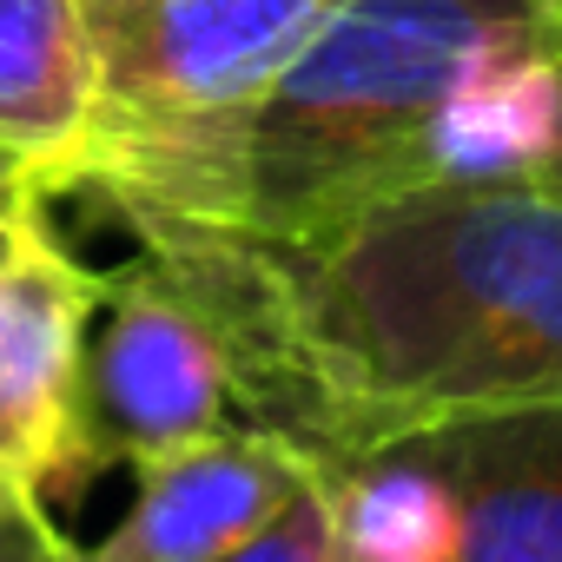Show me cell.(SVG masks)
I'll use <instances>...</instances> for the list:
<instances>
[{"label":"cell","mask_w":562,"mask_h":562,"mask_svg":"<svg viewBox=\"0 0 562 562\" xmlns=\"http://www.w3.org/2000/svg\"><path fill=\"white\" fill-rule=\"evenodd\" d=\"M258 251L331 470L443 417L562 404V199L536 179L404 186Z\"/></svg>","instance_id":"obj_1"},{"label":"cell","mask_w":562,"mask_h":562,"mask_svg":"<svg viewBox=\"0 0 562 562\" xmlns=\"http://www.w3.org/2000/svg\"><path fill=\"white\" fill-rule=\"evenodd\" d=\"M549 54L562 27L542 0H338L251 113L225 225L299 238L430 186L450 113Z\"/></svg>","instance_id":"obj_2"},{"label":"cell","mask_w":562,"mask_h":562,"mask_svg":"<svg viewBox=\"0 0 562 562\" xmlns=\"http://www.w3.org/2000/svg\"><path fill=\"white\" fill-rule=\"evenodd\" d=\"M87 331V463H153L218 430H278L318 463V391L258 238L139 218Z\"/></svg>","instance_id":"obj_3"},{"label":"cell","mask_w":562,"mask_h":562,"mask_svg":"<svg viewBox=\"0 0 562 562\" xmlns=\"http://www.w3.org/2000/svg\"><path fill=\"white\" fill-rule=\"evenodd\" d=\"M338 0H93L100 100L67 192L126 225H225L238 139Z\"/></svg>","instance_id":"obj_4"},{"label":"cell","mask_w":562,"mask_h":562,"mask_svg":"<svg viewBox=\"0 0 562 562\" xmlns=\"http://www.w3.org/2000/svg\"><path fill=\"white\" fill-rule=\"evenodd\" d=\"M106 271H87L34 205L0 258V490L47 503L87 476V331Z\"/></svg>","instance_id":"obj_5"},{"label":"cell","mask_w":562,"mask_h":562,"mask_svg":"<svg viewBox=\"0 0 562 562\" xmlns=\"http://www.w3.org/2000/svg\"><path fill=\"white\" fill-rule=\"evenodd\" d=\"M133 509L74 562H218L265 536L312 476H345L278 430H218L133 470Z\"/></svg>","instance_id":"obj_6"},{"label":"cell","mask_w":562,"mask_h":562,"mask_svg":"<svg viewBox=\"0 0 562 562\" xmlns=\"http://www.w3.org/2000/svg\"><path fill=\"white\" fill-rule=\"evenodd\" d=\"M457 496V562H562V404L470 411L397 437Z\"/></svg>","instance_id":"obj_7"},{"label":"cell","mask_w":562,"mask_h":562,"mask_svg":"<svg viewBox=\"0 0 562 562\" xmlns=\"http://www.w3.org/2000/svg\"><path fill=\"white\" fill-rule=\"evenodd\" d=\"M100 47L87 0H0V139L54 192L93 133Z\"/></svg>","instance_id":"obj_8"},{"label":"cell","mask_w":562,"mask_h":562,"mask_svg":"<svg viewBox=\"0 0 562 562\" xmlns=\"http://www.w3.org/2000/svg\"><path fill=\"white\" fill-rule=\"evenodd\" d=\"M338 549L345 562H457L450 483L404 450L364 457L338 476Z\"/></svg>","instance_id":"obj_9"},{"label":"cell","mask_w":562,"mask_h":562,"mask_svg":"<svg viewBox=\"0 0 562 562\" xmlns=\"http://www.w3.org/2000/svg\"><path fill=\"white\" fill-rule=\"evenodd\" d=\"M218 562H345V549H338V476H312L299 490V503L265 536H251L245 549H232Z\"/></svg>","instance_id":"obj_10"},{"label":"cell","mask_w":562,"mask_h":562,"mask_svg":"<svg viewBox=\"0 0 562 562\" xmlns=\"http://www.w3.org/2000/svg\"><path fill=\"white\" fill-rule=\"evenodd\" d=\"M0 562H74V542L54 529L47 503L0 490Z\"/></svg>","instance_id":"obj_11"},{"label":"cell","mask_w":562,"mask_h":562,"mask_svg":"<svg viewBox=\"0 0 562 562\" xmlns=\"http://www.w3.org/2000/svg\"><path fill=\"white\" fill-rule=\"evenodd\" d=\"M21 205H47V186L8 139H0V212H21Z\"/></svg>","instance_id":"obj_12"},{"label":"cell","mask_w":562,"mask_h":562,"mask_svg":"<svg viewBox=\"0 0 562 562\" xmlns=\"http://www.w3.org/2000/svg\"><path fill=\"white\" fill-rule=\"evenodd\" d=\"M555 80H562V60H555ZM536 186L562 199V106H555V139H549V159H542V172H536Z\"/></svg>","instance_id":"obj_13"},{"label":"cell","mask_w":562,"mask_h":562,"mask_svg":"<svg viewBox=\"0 0 562 562\" xmlns=\"http://www.w3.org/2000/svg\"><path fill=\"white\" fill-rule=\"evenodd\" d=\"M34 205H21V212H0V258H8V245H14V232H21V218H27Z\"/></svg>","instance_id":"obj_14"},{"label":"cell","mask_w":562,"mask_h":562,"mask_svg":"<svg viewBox=\"0 0 562 562\" xmlns=\"http://www.w3.org/2000/svg\"><path fill=\"white\" fill-rule=\"evenodd\" d=\"M542 8H549V21H555V27H562V0H542Z\"/></svg>","instance_id":"obj_15"},{"label":"cell","mask_w":562,"mask_h":562,"mask_svg":"<svg viewBox=\"0 0 562 562\" xmlns=\"http://www.w3.org/2000/svg\"><path fill=\"white\" fill-rule=\"evenodd\" d=\"M87 8H93V0H87Z\"/></svg>","instance_id":"obj_16"}]
</instances>
